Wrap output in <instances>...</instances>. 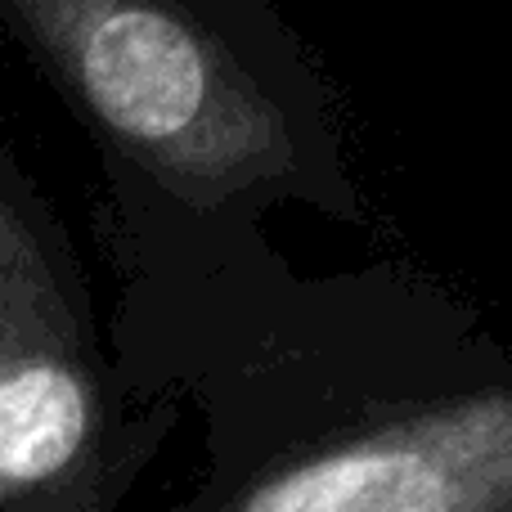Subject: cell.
<instances>
[{
    "mask_svg": "<svg viewBox=\"0 0 512 512\" xmlns=\"http://www.w3.org/2000/svg\"><path fill=\"white\" fill-rule=\"evenodd\" d=\"M0 23L99 135L108 162L221 216L256 189L337 180L328 99L256 9L158 0H0Z\"/></svg>",
    "mask_w": 512,
    "mask_h": 512,
    "instance_id": "1",
    "label": "cell"
},
{
    "mask_svg": "<svg viewBox=\"0 0 512 512\" xmlns=\"http://www.w3.org/2000/svg\"><path fill=\"white\" fill-rule=\"evenodd\" d=\"M292 423L230 445L176 512H512V360H441Z\"/></svg>",
    "mask_w": 512,
    "mask_h": 512,
    "instance_id": "2",
    "label": "cell"
},
{
    "mask_svg": "<svg viewBox=\"0 0 512 512\" xmlns=\"http://www.w3.org/2000/svg\"><path fill=\"white\" fill-rule=\"evenodd\" d=\"M167 414H131L77 256L0 149V512H113Z\"/></svg>",
    "mask_w": 512,
    "mask_h": 512,
    "instance_id": "3",
    "label": "cell"
}]
</instances>
